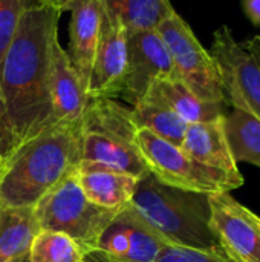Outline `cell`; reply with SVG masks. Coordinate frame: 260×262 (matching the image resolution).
I'll return each instance as SVG.
<instances>
[{"label": "cell", "mask_w": 260, "mask_h": 262, "mask_svg": "<svg viewBox=\"0 0 260 262\" xmlns=\"http://www.w3.org/2000/svg\"><path fill=\"white\" fill-rule=\"evenodd\" d=\"M60 15L44 2L28 8L0 64V97L14 149L54 126L49 81Z\"/></svg>", "instance_id": "6da1fadb"}, {"label": "cell", "mask_w": 260, "mask_h": 262, "mask_svg": "<svg viewBox=\"0 0 260 262\" xmlns=\"http://www.w3.org/2000/svg\"><path fill=\"white\" fill-rule=\"evenodd\" d=\"M81 161V126H51L0 166V207H34Z\"/></svg>", "instance_id": "7a4b0ae2"}, {"label": "cell", "mask_w": 260, "mask_h": 262, "mask_svg": "<svg viewBox=\"0 0 260 262\" xmlns=\"http://www.w3.org/2000/svg\"><path fill=\"white\" fill-rule=\"evenodd\" d=\"M129 207L169 244L222 250L210 229L207 193L167 186L149 172L139 178Z\"/></svg>", "instance_id": "3957f363"}, {"label": "cell", "mask_w": 260, "mask_h": 262, "mask_svg": "<svg viewBox=\"0 0 260 262\" xmlns=\"http://www.w3.org/2000/svg\"><path fill=\"white\" fill-rule=\"evenodd\" d=\"M136 132L132 109L113 98L89 97L81 120V161L143 178L150 170L138 146Z\"/></svg>", "instance_id": "277c9868"}, {"label": "cell", "mask_w": 260, "mask_h": 262, "mask_svg": "<svg viewBox=\"0 0 260 262\" xmlns=\"http://www.w3.org/2000/svg\"><path fill=\"white\" fill-rule=\"evenodd\" d=\"M75 170L67 173L34 206V215L40 230L66 233L86 252H90L97 249L100 236L123 207L106 209L89 201Z\"/></svg>", "instance_id": "5b68a950"}, {"label": "cell", "mask_w": 260, "mask_h": 262, "mask_svg": "<svg viewBox=\"0 0 260 262\" xmlns=\"http://www.w3.org/2000/svg\"><path fill=\"white\" fill-rule=\"evenodd\" d=\"M136 141L150 173L167 186L210 195L231 192L245 183L244 180H236L221 170L198 163L181 147L159 138L147 129L138 127Z\"/></svg>", "instance_id": "8992f818"}, {"label": "cell", "mask_w": 260, "mask_h": 262, "mask_svg": "<svg viewBox=\"0 0 260 262\" xmlns=\"http://www.w3.org/2000/svg\"><path fill=\"white\" fill-rule=\"evenodd\" d=\"M158 32L170 52L176 78L198 98L227 104L218 66L185 20L178 12H173L158 26Z\"/></svg>", "instance_id": "52a82bcc"}, {"label": "cell", "mask_w": 260, "mask_h": 262, "mask_svg": "<svg viewBox=\"0 0 260 262\" xmlns=\"http://www.w3.org/2000/svg\"><path fill=\"white\" fill-rule=\"evenodd\" d=\"M210 54L221 75L225 103L260 120V66L254 57L228 26L215 32Z\"/></svg>", "instance_id": "ba28073f"}, {"label": "cell", "mask_w": 260, "mask_h": 262, "mask_svg": "<svg viewBox=\"0 0 260 262\" xmlns=\"http://www.w3.org/2000/svg\"><path fill=\"white\" fill-rule=\"evenodd\" d=\"M210 229L231 262H260V216L230 192L208 195Z\"/></svg>", "instance_id": "9c48e42d"}, {"label": "cell", "mask_w": 260, "mask_h": 262, "mask_svg": "<svg viewBox=\"0 0 260 262\" xmlns=\"http://www.w3.org/2000/svg\"><path fill=\"white\" fill-rule=\"evenodd\" d=\"M159 78H176V72L158 29L127 31V69L118 95L135 106Z\"/></svg>", "instance_id": "30bf717a"}, {"label": "cell", "mask_w": 260, "mask_h": 262, "mask_svg": "<svg viewBox=\"0 0 260 262\" xmlns=\"http://www.w3.org/2000/svg\"><path fill=\"white\" fill-rule=\"evenodd\" d=\"M126 69L127 28L104 6L101 28L87 83V97L112 98L118 95L126 75Z\"/></svg>", "instance_id": "8fae6325"}, {"label": "cell", "mask_w": 260, "mask_h": 262, "mask_svg": "<svg viewBox=\"0 0 260 262\" xmlns=\"http://www.w3.org/2000/svg\"><path fill=\"white\" fill-rule=\"evenodd\" d=\"M166 244L127 204L103 232L97 249L121 262H155Z\"/></svg>", "instance_id": "7c38bea8"}, {"label": "cell", "mask_w": 260, "mask_h": 262, "mask_svg": "<svg viewBox=\"0 0 260 262\" xmlns=\"http://www.w3.org/2000/svg\"><path fill=\"white\" fill-rule=\"evenodd\" d=\"M51 106L54 126H81L87 104V91L81 83L67 52L55 38L51 55Z\"/></svg>", "instance_id": "4fadbf2b"}, {"label": "cell", "mask_w": 260, "mask_h": 262, "mask_svg": "<svg viewBox=\"0 0 260 262\" xmlns=\"http://www.w3.org/2000/svg\"><path fill=\"white\" fill-rule=\"evenodd\" d=\"M69 49L66 51L81 83L87 91L93 54L101 28L104 0H69Z\"/></svg>", "instance_id": "5bb4252c"}, {"label": "cell", "mask_w": 260, "mask_h": 262, "mask_svg": "<svg viewBox=\"0 0 260 262\" xmlns=\"http://www.w3.org/2000/svg\"><path fill=\"white\" fill-rule=\"evenodd\" d=\"M224 117L213 121L188 124L181 149L204 166L221 170L236 180H244L227 141Z\"/></svg>", "instance_id": "9a60e30c"}, {"label": "cell", "mask_w": 260, "mask_h": 262, "mask_svg": "<svg viewBox=\"0 0 260 262\" xmlns=\"http://www.w3.org/2000/svg\"><path fill=\"white\" fill-rule=\"evenodd\" d=\"M75 172L87 200L106 209L127 206L139 181L129 173L87 161H80Z\"/></svg>", "instance_id": "2e32d148"}, {"label": "cell", "mask_w": 260, "mask_h": 262, "mask_svg": "<svg viewBox=\"0 0 260 262\" xmlns=\"http://www.w3.org/2000/svg\"><path fill=\"white\" fill-rule=\"evenodd\" d=\"M144 98H150L164 104L178 117H181L187 124L213 121L225 115V104L208 103L198 98L179 78L156 80Z\"/></svg>", "instance_id": "e0dca14e"}, {"label": "cell", "mask_w": 260, "mask_h": 262, "mask_svg": "<svg viewBox=\"0 0 260 262\" xmlns=\"http://www.w3.org/2000/svg\"><path fill=\"white\" fill-rule=\"evenodd\" d=\"M38 232L34 207H0V262L28 259Z\"/></svg>", "instance_id": "ac0fdd59"}, {"label": "cell", "mask_w": 260, "mask_h": 262, "mask_svg": "<svg viewBox=\"0 0 260 262\" xmlns=\"http://www.w3.org/2000/svg\"><path fill=\"white\" fill-rule=\"evenodd\" d=\"M227 141L234 161L260 167V120L254 115L234 109L224 117Z\"/></svg>", "instance_id": "d6986e66"}, {"label": "cell", "mask_w": 260, "mask_h": 262, "mask_svg": "<svg viewBox=\"0 0 260 262\" xmlns=\"http://www.w3.org/2000/svg\"><path fill=\"white\" fill-rule=\"evenodd\" d=\"M104 6L123 21L127 31L158 29L176 12L170 0H104Z\"/></svg>", "instance_id": "ffe728a7"}, {"label": "cell", "mask_w": 260, "mask_h": 262, "mask_svg": "<svg viewBox=\"0 0 260 262\" xmlns=\"http://www.w3.org/2000/svg\"><path fill=\"white\" fill-rule=\"evenodd\" d=\"M132 117L138 127L147 129L159 138L181 147L188 124L164 104L143 98L132 106Z\"/></svg>", "instance_id": "44dd1931"}, {"label": "cell", "mask_w": 260, "mask_h": 262, "mask_svg": "<svg viewBox=\"0 0 260 262\" xmlns=\"http://www.w3.org/2000/svg\"><path fill=\"white\" fill-rule=\"evenodd\" d=\"M86 250L69 235L40 230L32 241L29 262H84Z\"/></svg>", "instance_id": "7402d4cb"}, {"label": "cell", "mask_w": 260, "mask_h": 262, "mask_svg": "<svg viewBox=\"0 0 260 262\" xmlns=\"http://www.w3.org/2000/svg\"><path fill=\"white\" fill-rule=\"evenodd\" d=\"M43 0H0V64L14 40L23 12Z\"/></svg>", "instance_id": "603a6c76"}, {"label": "cell", "mask_w": 260, "mask_h": 262, "mask_svg": "<svg viewBox=\"0 0 260 262\" xmlns=\"http://www.w3.org/2000/svg\"><path fill=\"white\" fill-rule=\"evenodd\" d=\"M155 262H231L224 250H201L166 244Z\"/></svg>", "instance_id": "cb8c5ba5"}, {"label": "cell", "mask_w": 260, "mask_h": 262, "mask_svg": "<svg viewBox=\"0 0 260 262\" xmlns=\"http://www.w3.org/2000/svg\"><path fill=\"white\" fill-rule=\"evenodd\" d=\"M12 150H14V141H12V137H11V132H9L3 101H2V97H0V166L11 155Z\"/></svg>", "instance_id": "d4e9b609"}, {"label": "cell", "mask_w": 260, "mask_h": 262, "mask_svg": "<svg viewBox=\"0 0 260 262\" xmlns=\"http://www.w3.org/2000/svg\"><path fill=\"white\" fill-rule=\"evenodd\" d=\"M244 11L253 25L260 26V0H242Z\"/></svg>", "instance_id": "484cf974"}, {"label": "cell", "mask_w": 260, "mask_h": 262, "mask_svg": "<svg viewBox=\"0 0 260 262\" xmlns=\"http://www.w3.org/2000/svg\"><path fill=\"white\" fill-rule=\"evenodd\" d=\"M84 262H121L112 256H109L107 253L95 249V250H90V252H86V258Z\"/></svg>", "instance_id": "4316f807"}, {"label": "cell", "mask_w": 260, "mask_h": 262, "mask_svg": "<svg viewBox=\"0 0 260 262\" xmlns=\"http://www.w3.org/2000/svg\"><path fill=\"white\" fill-rule=\"evenodd\" d=\"M244 46H245V49L254 57V60L259 63L260 66V35H254L253 38L247 40V41L244 43Z\"/></svg>", "instance_id": "83f0119b"}, {"label": "cell", "mask_w": 260, "mask_h": 262, "mask_svg": "<svg viewBox=\"0 0 260 262\" xmlns=\"http://www.w3.org/2000/svg\"><path fill=\"white\" fill-rule=\"evenodd\" d=\"M44 3H49V5H52V6H55V8H58L61 12L66 9V6H67V3H69V0H43Z\"/></svg>", "instance_id": "f1b7e54d"}, {"label": "cell", "mask_w": 260, "mask_h": 262, "mask_svg": "<svg viewBox=\"0 0 260 262\" xmlns=\"http://www.w3.org/2000/svg\"><path fill=\"white\" fill-rule=\"evenodd\" d=\"M23 262H29V261H28V259H25V261H23Z\"/></svg>", "instance_id": "f546056e"}]
</instances>
